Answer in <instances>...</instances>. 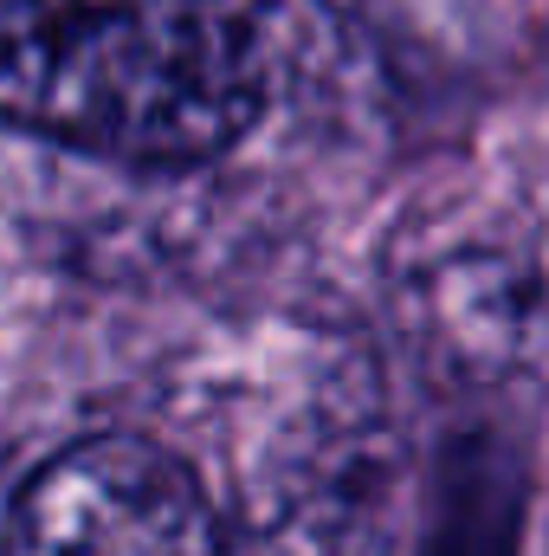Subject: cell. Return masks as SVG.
I'll list each match as a JSON object with an SVG mask.
<instances>
[{
    "label": "cell",
    "instance_id": "cell-2",
    "mask_svg": "<svg viewBox=\"0 0 549 556\" xmlns=\"http://www.w3.org/2000/svg\"><path fill=\"white\" fill-rule=\"evenodd\" d=\"M7 556H220V544L201 479L168 446L98 433L20 485Z\"/></svg>",
    "mask_w": 549,
    "mask_h": 556
},
{
    "label": "cell",
    "instance_id": "cell-3",
    "mask_svg": "<svg viewBox=\"0 0 549 556\" xmlns=\"http://www.w3.org/2000/svg\"><path fill=\"white\" fill-rule=\"evenodd\" d=\"M388 551V479L375 453H317L278 485L253 492L227 556H382Z\"/></svg>",
    "mask_w": 549,
    "mask_h": 556
},
{
    "label": "cell",
    "instance_id": "cell-1",
    "mask_svg": "<svg viewBox=\"0 0 549 556\" xmlns=\"http://www.w3.org/2000/svg\"><path fill=\"white\" fill-rule=\"evenodd\" d=\"M266 111V39L233 0H0V117L85 155L188 168Z\"/></svg>",
    "mask_w": 549,
    "mask_h": 556
}]
</instances>
